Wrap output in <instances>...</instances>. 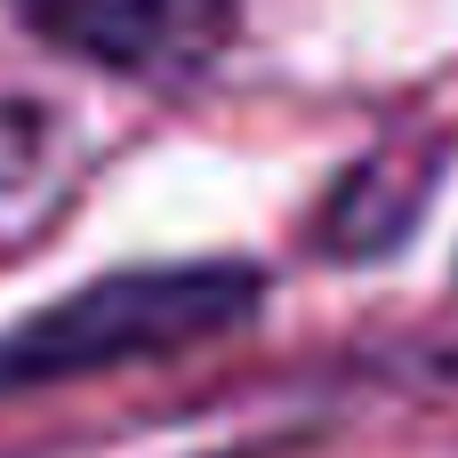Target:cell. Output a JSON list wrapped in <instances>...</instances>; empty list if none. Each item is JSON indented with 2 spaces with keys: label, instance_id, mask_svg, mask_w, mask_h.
Segmentation results:
<instances>
[{
  "label": "cell",
  "instance_id": "2",
  "mask_svg": "<svg viewBox=\"0 0 458 458\" xmlns=\"http://www.w3.org/2000/svg\"><path fill=\"white\" fill-rule=\"evenodd\" d=\"M40 40L121 72V81H193L233 40L242 0H8Z\"/></svg>",
  "mask_w": 458,
  "mask_h": 458
},
{
  "label": "cell",
  "instance_id": "1",
  "mask_svg": "<svg viewBox=\"0 0 458 458\" xmlns=\"http://www.w3.org/2000/svg\"><path fill=\"white\" fill-rule=\"evenodd\" d=\"M258 306V274L250 266H137V274H105L72 298H56L48 314L0 330V394L8 386H56V378H89V370H121V362H153V354H185L233 322H250Z\"/></svg>",
  "mask_w": 458,
  "mask_h": 458
}]
</instances>
